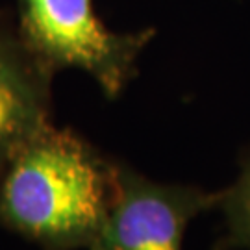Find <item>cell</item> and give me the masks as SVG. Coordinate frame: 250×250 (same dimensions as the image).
<instances>
[{
	"label": "cell",
	"mask_w": 250,
	"mask_h": 250,
	"mask_svg": "<svg viewBox=\"0 0 250 250\" xmlns=\"http://www.w3.org/2000/svg\"><path fill=\"white\" fill-rule=\"evenodd\" d=\"M115 191V160L48 125L0 174V226L41 250H89Z\"/></svg>",
	"instance_id": "1"
},
{
	"label": "cell",
	"mask_w": 250,
	"mask_h": 250,
	"mask_svg": "<svg viewBox=\"0 0 250 250\" xmlns=\"http://www.w3.org/2000/svg\"><path fill=\"white\" fill-rule=\"evenodd\" d=\"M19 36L45 69L87 72L107 99H115L137 74V60L156 36L154 28L113 32L93 0H17Z\"/></svg>",
	"instance_id": "2"
},
{
	"label": "cell",
	"mask_w": 250,
	"mask_h": 250,
	"mask_svg": "<svg viewBox=\"0 0 250 250\" xmlns=\"http://www.w3.org/2000/svg\"><path fill=\"white\" fill-rule=\"evenodd\" d=\"M219 202L221 191L156 182L117 161L115 200L89 250H184L191 221Z\"/></svg>",
	"instance_id": "3"
},
{
	"label": "cell",
	"mask_w": 250,
	"mask_h": 250,
	"mask_svg": "<svg viewBox=\"0 0 250 250\" xmlns=\"http://www.w3.org/2000/svg\"><path fill=\"white\" fill-rule=\"evenodd\" d=\"M52 78L8 13H0V174L30 139L52 125Z\"/></svg>",
	"instance_id": "4"
},
{
	"label": "cell",
	"mask_w": 250,
	"mask_h": 250,
	"mask_svg": "<svg viewBox=\"0 0 250 250\" xmlns=\"http://www.w3.org/2000/svg\"><path fill=\"white\" fill-rule=\"evenodd\" d=\"M217 209L224 215V235L215 250H250V152L235 182L221 191Z\"/></svg>",
	"instance_id": "5"
}]
</instances>
